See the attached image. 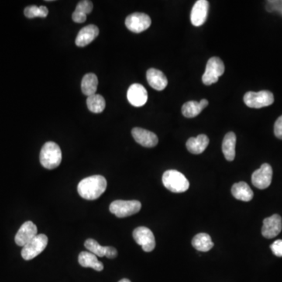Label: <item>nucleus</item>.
<instances>
[{"label": "nucleus", "mask_w": 282, "mask_h": 282, "mask_svg": "<svg viewBox=\"0 0 282 282\" xmlns=\"http://www.w3.org/2000/svg\"><path fill=\"white\" fill-rule=\"evenodd\" d=\"M107 180L101 175H94L83 179L78 185V192L83 198L96 200L107 189Z\"/></svg>", "instance_id": "f257e3e1"}, {"label": "nucleus", "mask_w": 282, "mask_h": 282, "mask_svg": "<svg viewBox=\"0 0 282 282\" xmlns=\"http://www.w3.org/2000/svg\"><path fill=\"white\" fill-rule=\"evenodd\" d=\"M39 160L41 165L47 169H56L60 166L62 160V153L57 144L49 141L41 149Z\"/></svg>", "instance_id": "f03ea898"}, {"label": "nucleus", "mask_w": 282, "mask_h": 282, "mask_svg": "<svg viewBox=\"0 0 282 282\" xmlns=\"http://www.w3.org/2000/svg\"><path fill=\"white\" fill-rule=\"evenodd\" d=\"M162 183L166 188L173 193L185 192L190 187V183L186 176L174 169L167 170L163 173Z\"/></svg>", "instance_id": "7ed1b4c3"}, {"label": "nucleus", "mask_w": 282, "mask_h": 282, "mask_svg": "<svg viewBox=\"0 0 282 282\" xmlns=\"http://www.w3.org/2000/svg\"><path fill=\"white\" fill-rule=\"evenodd\" d=\"M274 97L271 92L262 90L257 92H248L244 96V102L251 108H262L271 105Z\"/></svg>", "instance_id": "20e7f679"}, {"label": "nucleus", "mask_w": 282, "mask_h": 282, "mask_svg": "<svg viewBox=\"0 0 282 282\" xmlns=\"http://www.w3.org/2000/svg\"><path fill=\"white\" fill-rule=\"evenodd\" d=\"M141 208V203L136 200L125 201L116 200L110 204L109 209L111 214L118 218H124L139 213Z\"/></svg>", "instance_id": "39448f33"}, {"label": "nucleus", "mask_w": 282, "mask_h": 282, "mask_svg": "<svg viewBox=\"0 0 282 282\" xmlns=\"http://www.w3.org/2000/svg\"><path fill=\"white\" fill-rule=\"evenodd\" d=\"M224 62L217 56L211 57L207 62L206 67L202 76V83L206 86L217 83L219 78L224 74Z\"/></svg>", "instance_id": "423d86ee"}, {"label": "nucleus", "mask_w": 282, "mask_h": 282, "mask_svg": "<svg viewBox=\"0 0 282 282\" xmlns=\"http://www.w3.org/2000/svg\"><path fill=\"white\" fill-rule=\"evenodd\" d=\"M47 244L48 238L46 235L42 234L38 235L23 247L21 250V256L25 260H31L43 252Z\"/></svg>", "instance_id": "0eeeda50"}, {"label": "nucleus", "mask_w": 282, "mask_h": 282, "mask_svg": "<svg viewBox=\"0 0 282 282\" xmlns=\"http://www.w3.org/2000/svg\"><path fill=\"white\" fill-rule=\"evenodd\" d=\"M125 26L134 33H141L146 31L152 25V19L148 14L143 13H134L127 17Z\"/></svg>", "instance_id": "6e6552de"}, {"label": "nucleus", "mask_w": 282, "mask_h": 282, "mask_svg": "<svg viewBox=\"0 0 282 282\" xmlns=\"http://www.w3.org/2000/svg\"><path fill=\"white\" fill-rule=\"evenodd\" d=\"M135 242L142 247L145 252H150L155 248V238L154 234L149 228L139 227L134 230L132 233Z\"/></svg>", "instance_id": "1a4fd4ad"}, {"label": "nucleus", "mask_w": 282, "mask_h": 282, "mask_svg": "<svg viewBox=\"0 0 282 282\" xmlns=\"http://www.w3.org/2000/svg\"><path fill=\"white\" fill-rule=\"evenodd\" d=\"M272 176H273V169L271 166L267 163H264L259 169L252 173V184L260 190L267 188L271 183Z\"/></svg>", "instance_id": "9d476101"}, {"label": "nucleus", "mask_w": 282, "mask_h": 282, "mask_svg": "<svg viewBox=\"0 0 282 282\" xmlns=\"http://www.w3.org/2000/svg\"><path fill=\"white\" fill-rule=\"evenodd\" d=\"M148 92L145 87L139 83L131 85L127 91V99L134 107H142L148 101Z\"/></svg>", "instance_id": "9b49d317"}, {"label": "nucleus", "mask_w": 282, "mask_h": 282, "mask_svg": "<svg viewBox=\"0 0 282 282\" xmlns=\"http://www.w3.org/2000/svg\"><path fill=\"white\" fill-rule=\"evenodd\" d=\"M37 227L32 221H27L21 225L15 236V242L19 246L24 247L37 236Z\"/></svg>", "instance_id": "f8f14e48"}, {"label": "nucleus", "mask_w": 282, "mask_h": 282, "mask_svg": "<svg viewBox=\"0 0 282 282\" xmlns=\"http://www.w3.org/2000/svg\"><path fill=\"white\" fill-rule=\"evenodd\" d=\"M282 230V219L277 214L263 220L262 235L266 238H273L280 234Z\"/></svg>", "instance_id": "ddd939ff"}, {"label": "nucleus", "mask_w": 282, "mask_h": 282, "mask_svg": "<svg viewBox=\"0 0 282 282\" xmlns=\"http://www.w3.org/2000/svg\"><path fill=\"white\" fill-rule=\"evenodd\" d=\"M208 7L209 4L206 0H197L194 4L190 13V21L194 26H201L205 22L208 17Z\"/></svg>", "instance_id": "4468645a"}, {"label": "nucleus", "mask_w": 282, "mask_h": 282, "mask_svg": "<svg viewBox=\"0 0 282 282\" xmlns=\"http://www.w3.org/2000/svg\"><path fill=\"white\" fill-rule=\"evenodd\" d=\"M132 135L136 143L145 148H154L159 143V138L156 134L139 127H135L132 129Z\"/></svg>", "instance_id": "2eb2a0df"}, {"label": "nucleus", "mask_w": 282, "mask_h": 282, "mask_svg": "<svg viewBox=\"0 0 282 282\" xmlns=\"http://www.w3.org/2000/svg\"><path fill=\"white\" fill-rule=\"evenodd\" d=\"M99 35V28L96 25H90L82 28L76 39V46L84 47L91 43Z\"/></svg>", "instance_id": "dca6fc26"}, {"label": "nucleus", "mask_w": 282, "mask_h": 282, "mask_svg": "<svg viewBox=\"0 0 282 282\" xmlns=\"http://www.w3.org/2000/svg\"><path fill=\"white\" fill-rule=\"evenodd\" d=\"M147 80L151 87L158 91H162L167 87V78L164 73L158 69H148L147 72Z\"/></svg>", "instance_id": "f3484780"}, {"label": "nucleus", "mask_w": 282, "mask_h": 282, "mask_svg": "<svg viewBox=\"0 0 282 282\" xmlns=\"http://www.w3.org/2000/svg\"><path fill=\"white\" fill-rule=\"evenodd\" d=\"M209 143V139L204 134H200L197 137H190L187 141L186 147L188 152L194 155H199L204 152Z\"/></svg>", "instance_id": "a211bd4d"}, {"label": "nucleus", "mask_w": 282, "mask_h": 282, "mask_svg": "<svg viewBox=\"0 0 282 282\" xmlns=\"http://www.w3.org/2000/svg\"><path fill=\"white\" fill-rule=\"evenodd\" d=\"M236 135L235 132H230L226 134L223 140L222 150L224 157L231 162L235 158V147H236Z\"/></svg>", "instance_id": "6ab92c4d"}, {"label": "nucleus", "mask_w": 282, "mask_h": 282, "mask_svg": "<svg viewBox=\"0 0 282 282\" xmlns=\"http://www.w3.org/2000/svg\"><path fill=\"white\" fill-rule=\"evenodd\" d=\"M233 196L238 200L249 201L253 197V192L248 183L245 182H238L235 183L231 188Z\"/></svg>", "instance_id": "aec40b11"}, {"label": "nucleus", "mask_w": 282, "mask_h": 282, "mask_svg": "<svg viewBox=\"0 0 282 282\" xmlns=\"http://www.w3.org/2000/svg\"><path fill=\"white\" fill-rule=\"evenodd\" d=\"M79 263L83 267L93 268L97 271H101L104 269V264L91 252H82L79 256Z\"/></svg>", "instance_id": "412c9836"}, {"label": "nucleus", "mask_w": 282, "mask_h": 282, "mask_svg": "<svg viewBox=\"0 0 282 282\" xmlns=\"http://www.w3.org/2000/svg\"><path fill=\"white\" fill-rule=\"evenodd\" d=\"M98 87V79L94 73L85 75L82 80L81 88L83 94L90 97L96 94Z\"/></svg>", "instance_id": "4be33fe9"}, {"label": "nucleus", "mask_w": 282, "mask_h": 282, "mask_svg": "<svg viewBox=\"0 0 282 282\" xmlns=\"http://www.w3.org/2000/svg\"><path fill=\"white\" fill-rule=\"evenodd\" d=\"M192 245L197 251L208 252L214 247V244L209 235L204 233H200L193 238Z\"/></svg>", "instance_id": "5701e85b"}, {"label": "nucleus", "mask_w": 282, "mask_h": 282, "mask_svg": "<svg viewBox=\"0 0 282 282\" xmlns=\"http://www.w3.org/2000/svg\"><path fill=\"white\" fill-rule=\"evenodd\" d=\"M87 107L92 112L101 113L106 107L105 100L100 94H94L87 97Z\"/></svg>", "instance_id": "b1692460"}, {"label": "nucleus", "mask_w": 282, "mask_h": 282, "mask_svg": "<svg viewBox=\"0 0 282 282\" xmlns=\"http://www.w3.org/2000/svg\"><path fill=\"white\" fill-rule=\"evenodd\" d=\"M202 110L200 103L194 101H188L183 104L182 107V113H183V116L189 118L197 116L202 111Z\"/></svg>", "instance_id": "393cba45"}, {"label": "nucleus", "mask_w": 282, "mask_h": 282, "mask_svg": "<svg viewBox=\"0 0 282 282\" xmlns=\"http://www.w3.org/2000/svg\"><path fill=\"white\" fill-rule=\"evenodd\" d=\"M24 14L28 18H46L49 14V11L47 7L45 6L37 7V6L32 5L26 7L24 11Z\"/></svg>", "instance_id": "a878e982"}, {"label": "nucleus", "mask_w": 282, "mask_h": 282, "mask_svg": "<svg viewBox=\"0 0 282 282\" xmlns=\"http://www.w3.org/2000/svg\"><path fill=\"white\" fill-rule=\"evenodd\" d=\"M85 247L90 251L91 253L94 254L95 256L99 257L105 256L107 252V246H102L100 245L97 241L94 239H87L85 242Z\"/></svg>", "instance_id": "bb28decb"}, {"label": "nucleus", "mask_w": 282, "mask_h": 282, "mask_svg": "<svg viewBox=\"0 0 282 282\" xmlns=\"http://www.w3.org/2000/svg\"><path fill=\"white\" fill-rule=\"evenodd\" d=\"M93 8H94V4H93L91 1L83 0V1H80V2L78 4L77 7H76V11H80V12L87 14H87L92 12Z\"/></svg>", "instance_id": "cd10ccee"}, {"label": "nucleus", "mask_w": 282, "mask_h": 282, "mask_svg": "<svg viewBox=\"0 0 282 282\" xmlns=\"http://www.w3.org/2000/svg\"><path fill=\"white\" fill-rule=\"evenodd\" d=\"M266 9L268 12H278L282 15V0H270V1H267Z\"/></svg>", "instance_id": "c85d7f7f"}, {"label": "nucleus", "mask_w": 282, "mask_h": 282, "mask_svg": "<svg viewBox=\"0 0 282 282\" xmlns=\"http://www.w3.org/2000/svg\"><path fill=\"white\" fill-rule=\"evenodd\" d=\"M270 249H271L272 252H273L275 256H278V257H282V240H277V241H275V242L270 245Z\"/></svg>", "instance_id": "c756f323"}, {"label": "nucleus", "mask_w": 282, "mask_h": 282, "mask_svg": "<svg viewBox=\"0 0 282 282\" xmlns=\"http://www.w3.org/2000/svg\"><path fill=\"white\" fill-rule=\"evenodd\" d=\"M274 135L278 139H282V115L277 118L274 123Z\"/></svg>", "instance_id": "7c9ffc66"}, {"label": "nucleus", "mask_w": 282, "mask_h": 282, "mask_svg": "<svg viewBox=\"0 0 282 282\" xmlns=\"http://www.w3.org/2000/svg\"><path fill=\"white\" fill-rule=\"evenodd\" d=\"M87 14H83L80 11H76L73 14V20L76 23H83L87 21Z\"/></svg>", "instance_id": "2f4dec72"}, {"label": "nucleus", "mask_w": 282, "mask_h": 282, "mask_svg": "<svg viewBox=\"0 0 282 282\" xmlns=\"http://www.w3.org/2000/svg\"><path fill=\"white\" fill-rule=\"evenodd\" d=\"M118 256V252L115 248L111 246H107V252H106V257L109 259H115Z\"/></svg>", "instance_id": "473e14b6"}, {"label": "nucleus", "mask_w": 282, "mask_h": 282, "mask_svg": "<svg viewBox=\"0 0 282 282\" xmlns=\"http://www.w3.org/2000/svg\"><path fill=\"white\" fill-rule=\"evenodd\" d=\"M200 104H201V107L202 108V109L204 108H206L208 104V101H207L206 99H202L201 101H200Z\"/></svg>", "instance_id": "72a5a7b5"}, {"label": "nucleus", "mask_w": 282, "mask_h": 282, "mask_svg": "<svg viewBox=\"0 0 282 282\" xmlns=\"http://www.w3.org/2000/svg\"><path fill=\"white\" fill-rule=\"evenodd\" d=\"M118 282H131L130 280H129V279H126V278H124V279H122V280H119V281Z\"/></svg>", "instance_id": "f704fd0d"}]
</instances>
